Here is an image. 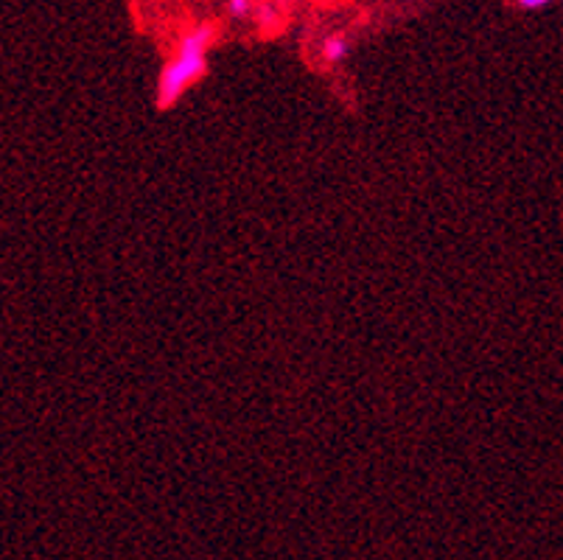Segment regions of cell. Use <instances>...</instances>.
<instances>
[{
  "label": "cell",
  "instance_id": "6da1fadb",
  "mask_svg": "<svg viewBox=\"0 0 563 560\" xmlns=\"http://www.w3.org/2000/svg\"><path fill=\"white\" fill-rule=\"evenodd\" d=\"M213 40H217L213 25H199L180 40L177 54L163 65L161 81H157V105L163 110L177 105L186 96V90H191L208 74V51H211Z\"/></svg>",
  "mask_w": 563,
  "mask_h": 560
},
{
  "label": "cell",
  "instance_id": "7a4b0ae2",
  "mask_svg": "<svg viewBox=\"0 0 563 560\" xmlns=\"http://www.w3.org/2000/svg\"><path fill=\"white\" fill-rule=\"evenodd\" d=\"M347 54H351V40L345 34H331L322 43V59H325V65H340Z\"/></svg>",
  "mask_w": 563,
  "mask_h": 560
},
{
  "label": "cell",
  "instance_id": "3957f363",
  "mask_svg": "<svg viewBox=\"0 0 563 560\" xmlns=\"http://www.w3.org/2000/svg\"><path fill=\"white\" fill-rule=\"evenodd\" d=\"M228 12L233 14L235 20L250 18V12H253V0H228Z\"/></svg>",
  "mask_w": 563,
  "mask_h": 560
},
{
  "label": "cell",
  "instance_id": "277c9868",
  "mask_svg": "<svg viewBox=\"0 0 563 560\" xmlns=\"http://www.w3.org/2000/svg\"><path fill=\"white\" fill-rule=\"evenodd\" d=\"M521 9H527V12H536V9H544L547 3H552V0H516Z\"/></svg>",
  "mask_w": 563,
  "mask_h": 560
}]
</instances>
